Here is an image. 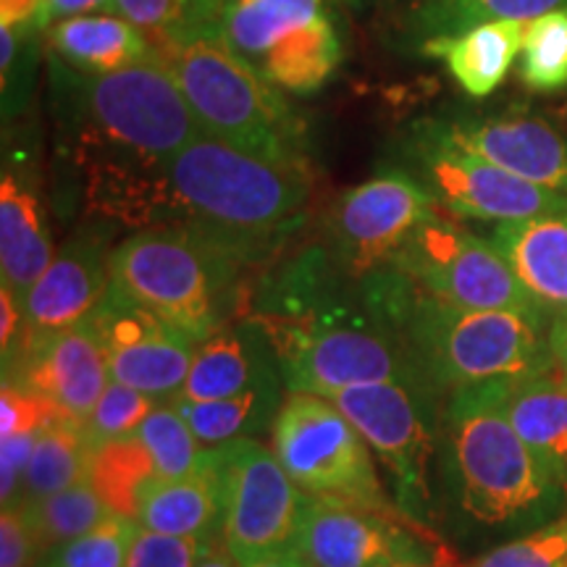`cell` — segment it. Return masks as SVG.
<instances>
[{"instance_id": "cell-28", "label": "cell", "mask_w": 567, "mask_h": 567, "mask_svg": "<svg viewBox=\"0 0 567 567\" xmlns=\"http://www.w3.org/2000/svg\"><path fill=\"white\" fill-rule=\"evenodd\" d=\"M555 11H567V0H413L402 17V40L421 53L429 42L455 38L484 21H534Z\"/></svg>"}, {"instance_id": "cell-8", "label": "cell", "mask_w": 567, "mask_h": 567, "mask_svg": "<svg viewBox=\"0 0 567 567\" xmlns=\"http://www.w3.org/2000/svg\"><path fill=\"white\" fill-rule=\"evenodd\" d=\"M268 434L276 460L308 496L386 513L400 509L381 484L371 446L326 396L287 392Z\"/></svg>"}, {"instance_id": "cell-36", "label": "cell", "mask_w": 567, "mask_h": 567, "mask_svg": "<svg viewBox=\"0 0 567 567\" xmlns=\"http://www.w3.org/2000/svg\"><path fill=\"white\" fill-rule=\"evenodd\" d=\"M137 530L134 517L111 513L101 526L45 551L38 567H126Z\"/></svg>"}, {"instance_id": "cell-38", "label": "cell", "mask_w": 567, "mask_h": 567, "mask_svg": "<svg viewBox=\"0 0 567 567\" xmlns=\"http://www.w3.org/2000/svg\"><path fill=\"white\" fill-rule=\"evenodd\" d=\"M155 408H158V400L111 379L97 405L92 408L90 417L82 425L87 431L92 446H101L105 442H113V439L132 436Z\"/></svg>"}, {"instance_id": "cell-37", "label": "cell", "mask_w": 567, "mask_h": 567, "mask_svg": "<svg viewBox=\"0 0 567 567\" xmlns=\"http://www.w3.org/2000/svg\"><path fill=\"white\" fill-rule=\"evenodd\" d=\"M40 27H0V92L3 122H11L30 109L40 59Z\"/></svg>"}, {"instance_id": "cell-23", "label": "cell", "mask_w": 567, "mask_h": 567, "mask_svg": "<svg viewBox=\"0 0 567 567\" xmlns=\"http://www.w3.org/2000/svg\"><path fill=\"white\" fill-rule=\"evenodd\" d=\"M53 61L84 76L126 69L153 55L151 40L122 13H84L55 21L45 30Z\"/></svg>"}, {"instance_id": "cell-4", "label": "cell", "mask_w": 567, "mask_h": 567, "mask_svg": "<svg viewBox=\"0 0 567 567\" xmlns=\"http://www.w3.org/2000/svg\"><path fill=\"white\" fill-rule=\"evenodd\" d=\"M59 95L82 168H153L179 153L203 130L174 71L158 53L101 76H84L53 61Z\"/></svg>"}, {"instance_id": "cell-24", "label": "cell", "mask_w": 567, "mask_h": 567, "mask_svg": "<svg viewBox=\"0 0 567 567\" xmlns=\"http://www.w3.org/2000/svg\"><path fill=\"white\" fill-rule=\"evenodd\" d=\"M499 394L513 429L567 488V384L559 373L502 381Z\"/></svg>"}, {"instance_id": "cell-21", "label": "cell", "mask_w": 567, "mask_h": 567, "mask_svg": "<svg viewBox=\"0 0 567 567\" xmlns=\"http://www.w3.org/2000/svg\"><path fill=\"white\" fill-rule=\"evenodd\" d=\"M488 239L538 308L567 318V210L494 224Z\"/></svg>"}, {"instance_id": "cell-1", "label": "cell", "mask_w": 567, "mask_h": 567, "mask_svg": "<svg viewBox=\"0 0 567 567\" xmlns=\"http://www.w3.org/2000/svg\"><path fill=\"white\" fill-rule=\"evenodd\" d=\"M87 210L126 229L182 226L250 268L287 252L308 224V163H281L200 134L153 168H84Z\"/></svg>"}, {"instance_id": "cell-43", "label": "cell", "mask_w": 567, "mask_h": 567, "mask_svg": "<svg viewBox=\"0 0 567 567\" xmlns=\"http://www.w3.org/2000/svg\"><path fill=\"white\" fill-rule=\"evenodd\" d=\"M34 439L38 434L0 439V502H3V509L19 507Z\"/></svg>"}, {"instance_id": "cell-42", "label": "cell", "mask_w": 567, "mask_h": 567, "mask_svg": "<svg viewBox=\"0 0 567 567\" xmlns=\"http://www.w3.org/2000/svg\"><path fill=\"white\" fill-rule=\"evenodd\" d=\"M42 557L38 538L21 509L0 515V567H38Z\"/></svg>"}, {"instance_id": "cell-16", "label": "cell", "mask_w": 567, "mask_h": 567, "mask_svg": "<svg viewBox=\"0 0 567 567\" xmlns=\"http://www.w3.org/2000/svg\"><path fill=\"white\" fill-rule=\"evenodd\" d=\"M423 137L460 147L536 187L567 197V140L547 118L509 111L492 116H429L408 126Z\"/></svg>"}, {"instance_id": "cell-35", "label": "cell", "mask_w": 567, "mask_h": 567, "mask_svg": "<svg viewBox=\"0 0 567 567\" xmlns=\"http://www.w3.org/2000/svg\"><path fill=\"white\" fill-rule=\"evenodd\" d=\"M520 80L528 90L555 92L567 87V11L526 21Z\"/></svg>"}, {"instance_id": "cell-49", "label": "cell", "mask_w": 567, "mask_h": 567, "mask_svg": "<svg viewBox=\"0 0 567 567\" xmlns=\"http://www.w3.org/2000/svg\"><path fill=\"white\" fill-rule=\"evenodd\" d=\"M250 567H308V563H305L292 547H287L281 551H274V555H268L264 559H258V563H252Z\"/></svg>"}, {"instance_id": "cell-44", "label": "cell", "mask_w": 567, "mask_h": 567, "mask_svg": "<svg viewBox=\"0 0 567 567\" xmlns=\"http://www.w3.org/2000/svg\"><path fill=\"white\" fill-rule=\"evenodd\" d=\"M24 344V305L11 287L0 284V350H3V373L17 363Z\"/></svg>"}, {"instance_id": "cell-19", "label": "cell", "mask_w": 567, "mask_h": 567, "mask_svg": "<svg viewBox=\"0 0 567 567\" xmlns=\"http://www.w3.org/2000/svg\"><path fill=\"white\" fill-rule=\"evenodd\" d=\"M53 255L32 147H11V142L6 140L3 176H0V271H3L0 284L11 287L24 305L27 292L51 264Z\"/></svg>"}, {"instance_id": "cell-29", "label": "cell", "mask_w": 567, "mask_h": 567, "mask_svg": "<svg viewBox=\"0 0 567 567\" xmlns=\"http://www.w3.org/2000/svg\"><path fill=\"white\" fill-rule=\"evenodd\" d=\"M329 13V0H226L224 40L247 63L258 66L284 38Z\"/></svg>"}, {"instance_id": "cell-7", "label": "cell", "mask_w": 567, "mask_h": 567, "mask_svg": "<svg viewBox=\"0 0 567 567\" xmlns=\"http://www.w3.org/2000/svg\"><path fill=\"white\" fill-rule=\"evenodd\" d=\"M203 134L281 163H308V124L279 87L247 63L221 30H203L158 53Z\"/></svg>"}, {"instance_id": "cell-5", "label": "cell", "mask_w": 567, "mask_h": 567, "mask_svg": "<svg viewBox=\"0 0 567 567\" xmlns=\"http://www.w3.org/2000/svg\"><path fill=\"white\" fill-rule=\"evenodd\" d=\"M499 384L460 389L442 415L450 488L457 507L481 526H509L547 513L563 486L513 429Z\"/></svg>"}, {"instance_id": "cell-50", "label": "cell", "mask_w": 567, "mask_h": 567, "mask_svg": "<svg viewBox=\"0 0 567 567\" xmlns=\"http://www.w3.org/2000/svg\"><path fill=\"white\" fill-rule=\"evenodd\" d=\"M339 3H344V6H350V9L360 11V9H365V6L371 3V0H339Z\"/></svg>"}, {"instance_id": "cell-10", "label": "cell", "mask_w": 567, "mask_h": 567, "mask_svg": "<svg viewBox=\"0 0 567 567\" xmlns=\"http://www.w3.org/2000/svg\"><path fill=\"white\" fill-rule=\"evenodd\" d=\"M292 549L308 567H452L455 555L400 509H371L308 496Z\"/></svg>"}, {"instance_id": "cell-32", "label": "cell", "mask_w": 567, "mask_h": 567, "mask_svg": "<svg viewBox=\"0 0 567 567\" xmlns=\"http://www.w3.org/2000/svg\"><path fill=\"white\" fill-rule=\"evenodd\" d=\"M226 0H116V11L163 53L203 30H221Z\"/></svg>"}, {"instance_id": "cell-20", "label": "cell", "mask_w": 567, "mask_h": 567, "mask_svg": "<svg viewBox=\"0 0 567 567\" xmlns=\"http://www.w3.org/2000/svg\"><path fill=\"white\" fill-rule=\"evenodd\" d=\"M279 373L271 342L252 318H234L195 344L187 381L174 400L210 402L247 392Z\"/></svg>"}, {"instance_id": "cell-13", "label": "cell", "mask_w": 567, "mask_h": 567, "mask_svg": "<svg viewBox=\"0 0 567 567\" xmlns=\"http://www.w3.org/2000/svg\"><path fill=\"white\" fill-rule=\"evenodd\" d=\"M396 166L413 174L439 208L463 218L505 224L567 210V197L413 130L396 145Z\"/></svg>"}, {"instance_id": "cell-12", "label": "cell", "mask_w": 567, "mask_h": 567, "mask_svg": "<svg viewBox=\"0 0 567 567\" xmlns=\"http://www.w3.org/2000/svg\"><path fill=\"white\" fill-rule=\"evenodd\" d=\"M436 210L429 189L394 163L331 203L321 245L352 279H365L392 266L417 226Z\"/></svg>"}, {"instance_id": "cell-14", "label": "cell", "mask_w": 567, "mask_h": 567, "mask_svg": "<svg viewBox=\"0 0 567 567\" xmlns=\"http://www.w3.org/2000/svg\"><path fill=\"white\" fill-rule=\"evenodd\" d=\"M221 450L224 523L221 542L243 567L292 547L308 494L289 478L271 446L258 439Z\"/></svg>"}, {"instance_id": "cell-31", "label": "cell", "mask_w": 567, "mask_h": 567, "mask_svg": "<svg viewBox=\"0 0 567 567\" xmlns=\"http://www.w3.org/2000/svg\"><path fill=\"white\" fill-rule=\"evenodd\" d=\"M155 478H158V471H155L151 452L134 434L113 439L92 452L87 481L111 507V513L137 520L142 496Z\"/></svg>"}, {"instance_id": "cell-30", "label": "cell", "mask_w": 567, "mask_h": 567, "mask_svg": "<svg viewBox=\"0 0 567 567\" xmlns=\"http://www.w3.org/2000/svg\"><path fill=\"white\" fill-rule=\"evenodd\" d=\"M92 452L95 446L82 423L63 417V421L42 429L34 439L19 507L34 505V502L87 478Z\"/></svg>"}, {"instance_id": "cell-3", "label": "cell", "mask_w": 567, "mask_h": 567, "mask_svg": "<svg viewBox=\"0 0 567 567\" xmlns=\"http://www.w3.org/2000/svg\"><path fill=\"white\" fill-rule=\"evenodd\" d=\"M365 287L439 394L557 371L542 313L457 308L392 266L365 276Z\"/></svg>"}, {"instance_id": "cell-11", "label": "cell", "mask_w": 567, "mask_h": 567, "mask_svg": "<svg viewBox=\"0 0 567 567\" xmlns=\"http://www.w3.org/2000/svg\"><path fill=\"white\" fill-rule=\"evenodd\" d=\"M392 268L405 274L425 295L457 308L544 316L492 239L465 231L444 218L442 210L417 226Z\"/></svg>"}, {"instance_id": "cell-6", "label": "cell", "mask_w": 567, "mask_h": 567, "mask_svg": "<svg viewBox=\"0 0 567 567\" xmlns=\"http://www.w3.org/2000/svg\"><path fill=\"white\" fill-rule=\"evenodd\" d=\"M111 281L193 342L247 310V268L182 226L137 229L111 250Z\"/></svg>"}, {"instance_id": "cell-34", "label": "cell", "mask_w": 567, "mask_h": 567, "mask_svg": "<svg viewBox=\"0 0 567 567\" xmlns=\"http://www.w3.org/2000/svg\"><path fill=\"white\" fill-rule=\"evenodd\" d=\"M134 436L151 452L158 478L193 476L210 457V446L195 436L172 402H158V408L142 421Z\"/></svg>"}, {"instance_id": "cell-33", "label": "cell", "mask_w": 567, "mask_h": 567, "mask_svg": "<svg viewBox=\"0 0 567 567\" xmlns=\"http://www.w3.org/2000/svg\"><path fill=\"white\" fill-rule=\"evenodd\" d=\"M19 509L30 523L42 555L71 538L87 534L111 515V507L105 505L87 478Z\"/></svg>"}, {"instance_id": "cell-9", "label": "cell", "mask_w": 567, "mask_h": 567, "mask_svg": "<svg viewBox=\"0 0 567 567\" xmlns=\"http://www.w3.org/2000/svg\"><path fill=\"white\" fill-rule=\"evenodd\" d=\"M436 389L421 379H389L358 384L326 396L350 417L373 457L392 481V496L402 513L429 523V467L439 439Z\"/></svg>"}, {"instance_id": "cell-40", "label": "cell", "mask_w": 567, "mask_h": 567, "mask_svg": "<svg viewBox=\"0 0 567 567\" xmlns=\"http://www.w3.org/2000/svg\"><path fill=\"white\" fill-rule=\"evenodd\" d=\"M216 542V538H213ZM210 542L195 536H172L142 528L134 536L126 567H195Z\"/></svg>"}, {"instance_id": "cell-18", "label": "cell", "mask_w": 567, "mask_h": 567, "mask_svg": "<svg viewBox=\"0 0 567 567\" xmlns=\"http://www.w3.org/2000/svg\"><path fill=\"white\" fill-rule=\"evenodd\" d=\"M109 381V358L92 321L24 344L3 373V384L42 396L76 423L87 421Z\"/></svg>"}, {"instance_id": "cell-25", "label": "cell", "mask_w": 567, "mask_h": 567, "mask_svg": "<svg viewBox=\"0 0 567 567\" xmlns=\"http://www.w3.org/2000/svg\"><path fill=\"white\" fill-rule=\"evenodd\" d=\"M523 34H526V21H484L455 38L429 42L421 53L444 61L467 95L486 97L505 82L513 69L517 53L523 51Z\"/></svg>"}, {"instance_id": "cell-47", "label": "cell", "mask_w": 567, "mask_h": 567, "mask_svg": "<svg viewBox=\"0 0 567 567\" xmlns=\"http://www.w3.org/2000/svg\"><path fill=\"white\" fill-rule=\"evenodd\" d=\"M549 344L551 354H555L559 379L567 384V318H555V323L549 329Z\"/></svg>"}, {"instance_id": "cell-51", "label": "cell", "mask_w": 567, "mask_h": 567, "mask_svg": "<svg viewBox=\"0 0 567 567\" xmlns=\"http://www.w3.org/2000/svg\"><path fill=\"white\" fill-rule=\"evenodd\" d=\"M565 517H567V515H565Z\"/></svg>"}, {"instance_id": "cell-45", "label": "cell", "mask_w": 567, "mask_h": 567, "mask_svg": "<svg viewBox=\"0 0 567 567\" xmlns=\"http://www.w3.org/2000/svg\"><path fill=\"white\" fill-rule=\"evenodd\" d=\"M111 11H116V0H42L40 30L45 32L48 27L61 19L84 17V13H111Z\"/></svg>"}, {"instance_id": "cell-17", "label": "cell", "mask_w": 567, "mask_h": 567, "mask_svg": "<svg viewBox=\"0 0 567 567\" xmlns=\"http://www.w3.org/2000/svg\"><path fill=\"white\" fill-rule=\"evenodd\" d=\"M113 229L95 218L63 239L24 297V344L90 321L111 287Z\"/></svg>"}, {"instance_id": "cell-46", "label": "cell", "mask_w": 567, "mask_h": 567, "mask_svg": "<svg viewBox=\"0 0 567 567\" xmlns=\"http://www.w3.org/2000/svg\"><path fill=\"white\" fill-rule=\"evenodd\" d=\"M42 0H0V24L3 27H40Z\"/></svg>"}, {"instance_id": "cell-41", "label": "cell", "mask_w": 567, "mask_h": 567, "mask_svg": "<svg viewBox=\"0 0 567 567\" xmlns=\"http://www.w3.org/2000/svg\"><path fill=\"white\" fill-rule=\"evenodd\" d=\"M63 417L66 415H61L42 396L27 392L21 386L3 384V392H0V439L40 434L42 429H48L55 421H63Z\"/></svg>"}, {"instance_id": "cell-26", "label": "cell", "mask_w": 567, "mask_h": 567, "mask_svg": "<svg viewBox=\"0 0 567 567\" xmlns=\"http://www.w3.org/2000/svg\"><path fill=\"white\" fill-rule=\"evenodd\" d=\"M284 396H287V386H284L281 375H274L247 392L224 396V400H172V405L184 415L195 436L213 450V446H226L243 442V439H258L271 431L284 405Z\"/></svg>"}, {"instance_id": "cell-15", "label": "cell", "mask_w": 567, "mask_h": 567, "mask_svg": "<svg viewBox=\"0 0 567 567\" xmlns=\"http://www.w3.org/2000/svg\"><path fill=\"white\" fill-rule=\"evenodd\" d=\"M90 321L105 347L113 381L158 402H172L182 392L193 365V339L142 308L113 281Z\"/></svg>"}, {"instance_id": "cell-39", "label": "cell", "mask_w": 567, "mask_h": 567, "mask_svg": "<svg viewBox=\"0 0 567 567\" xmlns=\"http://www.w3.org/2000/svg\"><path fill=\"white\" fill-rule=\"evenodd\" d=\"M452 567H567V517Z\"/></svg>"}, {"instance_id": "cell-2", "label": "cell", "mask_w": 567, "mask_h": 567, "mask_svg": "<svg viewBox=\"0 0 567 567\" xmlns=\"http://www.w3.org/2000/svg\"><path fill=\"white\" fill-rule=\"evenodd\" d=\"M245 316L271 342L289 394L331 396L373 381L421 379L365 279L342 271L323 245L300 247L260 268Z\"/></svg>"}, {"instance_id": "cell-27", "label": "cell", "mask_w": 567, "mask_h": 567, "mask_svg": "<svg viewBox=\"0 0 567 567\" xmlns=\"http://www.w3.org/2000/svg\"><path fill=\"white\" fill-rule=\"evenodd\" d=\"M342 59V34H339L337 21L329 11L302 30L284 38L255 69L281 92L313 95L337 74Z\"/></svg>"}, {"instance_id": "cell-48", "label": "cell", "mask_w": 567, "mask_h": 567, "mask_svg": "<svg viewBox=\"0 0 567 567\" xmlns=\"http://www.w3.org/2000/svg\"><path fill=\"white\" fill-rule=\"evenodd\" d=\"M195 567H243L229 555V549L224 547L221 538H216V542H210L208 547L203 549L200 559H197Z\"/></svg>"}, {"instance_id": "cell-22", "label": "cell", "mask_w": 567, "mask_h": 567, "mask_svg": "<svg viewBox=\"0 0 567 567\" xmlns=\"http://www.w3.org/2000/svg\"><path fill=\"white\" fill-rule=\"evenodd\" d=\"M137 523L147 530L172 536L221 538L224 471L221 450L213 446L208 463L193 476L155 478L140 502Z\"/></svg>"}]
</instances>
